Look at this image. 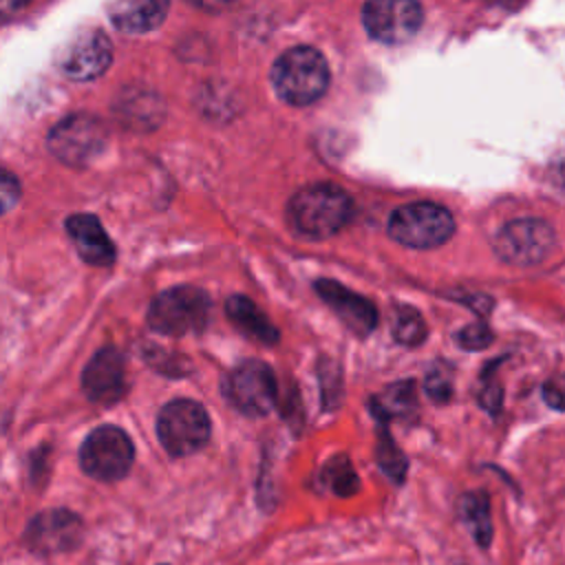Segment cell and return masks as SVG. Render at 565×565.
<instances>
[{
  "mask_svg": "<svg viewBox=\"0 0 565 565\" xmlns=\"http://www.w3.org/2000/svg\"><path fill=\"white\" fill-rule=\"evenodd\" d=\"M287 216L298 234L327 238L351 218V199L333 183H311L291 196Z\"/></svg>",
  "mask_w": 565,
  "mask_h": 565,
  "instance_id": "cell-1",
  "label": "cell"
},
{
  "mask_svg": "<svg viewBox=\"0 0 565 565\" xmlns=\"http://www.w3.org/2000/svg\"><path fill=\"white\" fill-rule=\"evenodd\" d=\"M271 84L287 104L307 106L316 102L329 84L327 60L313 46H294L274 62Z\"/></svg>",
  "mask_w": 565,
  "mask_h": 565,
  "instance_id": "cell-2",
  "label": "cell"
},
{
  "mask_svg": "<svg viewBox=\"0 0 565 565\" xmlns=\"http://www.w3.org/2000/svg\"><path fill=\"white\" fill-rule=\"evenodd\" d=\"M210 320V296L192 285L161 291L148 309V324L163 335H188L205 329Z\"/></svg>",
  "mask_w": 565,
  "mask_h": 565,
  "instance_id": "cell-3",
  "label": "cell"
},
{
  "mask_svg": "<svg viewBox=\"0 0 565 565\" xmlns=\"http://www.w3.org/2000/svg\"><path fill=\"white\" fill-rule=\"evenodd\" d=\"M135 461V446L117 426L93 428L79 446V466L84 475L102 483L124 479Z\"/></svg>",
  "mask_w": 565,
  "mask_h": 565,
  "instance_id": "cell-4",
  "label": "cell"
},
{
  "mask_svg": "<svg viewBox=\"0 0 565 565\" xmlns=\"http://www.w3.org/2000/svg\"><path fill=\"white\" fill-rule=\"evenodd\" d=\"M157 437L170 457H188L210 439V417L194 399H172L157 415Z\"/></svg>",
  "mask_w": 565,
  "mask_h": 565,
  "instance_id": "cell-5",
  "label": "cell"
},
{
  "mask_svg": "<svg viewBox=\"0 0 565 565\" xmlns=\"http://www.w3.org/2000/svg\"><path fill=\"white\" fill-rule=\"evenodd\" d=\"M388 234L415 249H430L446 243L455 232V218L452 214L428 201H417L397 207L388 218Z\"/></svg>",
  "mask_w": 565,
  "mask_h": 565,
  "instance_id": "cell-6",
  "label": "cell"
},
{
  "mask_svg": "<svg viewBox=\"0 0 565 565\" xmlns=\"http://www.w3.org/2000/svg\"><path fill=\"white\" fill-rule=\"evenodd\" d=\"M86 525L68 508H49L29 519L22 532V545L40 558L75 552L84 543Z\"/></svg>",
  "mask_w": 565,
  "mask_h": 565,
  "instance_id": "cell-7",
  "label": "cell"
},
{
  "mask_svg": "<svg viewBox=\"0 0 565 565\" xmlns=\"http://www.w3.org/2000/svg\"><path fill=\"white\" fill-rule=\"evenodd\" d=\"M104 143H106L104 124L88 113H75L60 119L46 137L49 150L62 163H68V166H86L102 152Z\"/></svg>",
  "mask_w": 565,
  "mask_h": 565,
  "instance_id": "cell-8",
  "label": "cell"
},
{
  "mask_svg": "<svg viewBox=\"0 0 565 565\" xmlns=\"http://www.w3.org/2000/svg\"><path fill=\"white\" fill-rule=\"evenodd\" d=\"M554 243V230L543 218H514L494 236V252L510 265L530 267L545 260Z\"/></svg>",
  "mask_w": 565,
  "mask_h": 565,
  "instance_id": "cell-9",
  "label": "cell"
},
{
  "mask_svg": "<svg viewBox=\"0 0 565 565\" xmlns=\"http://www.w3.org/2000/svg\"><path fill=\"white\" fill-rule=\"evenodd\" d=\"M223 393L227 402L249 417H260L269 413L276 399V377L274 371L260 360H247L234 366L225 382Z\"/></svg>",
  "mask_w": 565,
  "mask_h": 565,
  "instance_id": "cell-10",
  "label": "cell"
},
{
  "mask_svg": "<svg viewBox=\"0 0 565 565\" xmlns=\"http://www.w3.org/2000/svg\"><path fill=\"white\" fill-rule=\"evenodd\" d=\"M113 60V44L108 35L97 26H84L75 31L55 55L57 68L77 82L99 77Z\"/></svg>",
  "mask_w": 565,
  "mask_h": 565,
  "instance_id": "cell-11",
  "label": "cell"
},
{
  "mask_svg": "<svg viewBox=\"0 0 565 565\" xmlns=\"http://www.w3.org/2000/svg\"><path fill=\"white\" fill-rule=\"evenodd\" d=\"M422 18V7L413 0H373L362 7V24L366 33L386 44L413 38Z\"/></svg>",
  "mask_w": 565,
  "mask_h": 565,
  "instance_id": "cell-12",
  "label": "cell"
},
{
  "mask_svg": "<svg viewBox=\"0 0 565 565\" xmlns=\"http://www.w3.org/2000/svg\"><path fill=\"white\" fill-rule=\"evenodd\" d=\"M82 388L97 404H113L126 391L124 355L115 347L99 349L82 373Z\"/></svg>",
  "mask_w": 565,
  "mask_h": 565,
  "instance_id": "cell-13",
  "label": "cell"
},
{
  "mask_svg": "<svg viewBox=\"0 0 565 565\" xmlns=\"http://www.w3.org/2000/svg\"><path fill=\"white\" fill-rule=\"evenodd\" d=\"M313 287L322 296V300L333 309V313L344 322L347 329H351L358 335H366L375 329L377 311L371 300L353 294L342 282L329 278L316 280Z\"/></svg>",
  "mask_w": 565,
  "mask_h": 565,
  "instance_id": "cell-14",
  "label": "cell"
},
{
  "mask_svg": "<svg viewBox=\"0 0 565 565\" xmlns=\"http://www.w3.org/2000/svg\"><path fill=\"white\" fill-rule=\"evenodd\" d=\"M66 232L77 247L82 260L95 267H106L115 260V245L99 218L93 214H73L66 218Z\"/></svg>",
  "mask_w": 565,
  "mask_h": 565,
  "instance_id": "cell-15",
  "label": "cell"
},
{
  "mask_svg": "<svg viewBox=\"0 0 565 565\" xmlns=\"http://www.w3.org/2000/svg\"><path fill=\"white\" fill-rule=\"evenodd\" d=\"M168 2H154V0H143V2H110L106 7L110 22L126 33H146L159 26L166 18Z\"/></svg>",
  "mask_w": 565,
  "mask_h": 565,
  "instance_id": "cell-16",
  "label": "cell"
},
{
  "mask_svg": "<svg viewBox=\"0 0 565 565\" xmlns=\"http://www.w3.org/2000/svg\"><path fill=\"white\" fill-rule=\"evenodd\" d=\"M457 516L468 527L472 541L488 550L492 543V516H490V497L486 490L463 492L457 501Z\"/></svg>",
  "mask_w": 565,
  "mask_h": 565,
  "instance_id": "cell-17",
  "label": "cell"
},
{
  "mask_svg": "<svg viewBox=\"0 0 565 565\" xmlns=\"http://www.w3.org/2000/svg\"><path fill=\"white\" fill-rule=\"evenodd\" d=\"M227 318L234 322L236 329H241L247 338L258 340L263 344H274L278 340L276 327L267 320V316L254 305L252 298L247 296H230L225 302Z\"/></svg>",
  "mask_w": 565,
  "mask_h": 565,
  "instance_id": "cell-18",
  "label": "cell"
},
{
  "mask_svg": "<svg viewBox=\"0 0 565 565\" xmlns=\"http://www.w3.org/2000/svg\"><path fill=\"white\" fill-rule=\"evenodd\" d=\"M320 486L335 497H353L360 490V477L347 455L331 457L320 470Z\"/></svg>",
  "mask_w": 565,
  "mask_h": 565,
  "instance_id": "cell-19",
  "label": "cell"
},
{
  "mask_svg": "<svg viewBox=\"0 0 565 565\" xmlns=\"http://www.w3.org/2000/svg\"><path fill=\"white\" fill-rule=\"evenodd\" d=\"M415 406V388L413 382H397L386 386L377 397H373L371 411L375 413L377 419H391V417H402Z\"/></svg>",
  "mask_w": 565,
  "mask_h": 565,
  "instance_id": "cell-20",
  "label": "cell"
},
{
  "mask_svg": "<svg viewBox=\"0 0 565 565\" xmlns=\"http://www.w3.org/2000/svg\"><path fill=\"white\" fill-rule=\"evenodd\" d=\"M377 463L382 468V472L393 479L395 483H402L404 477H406V470H408V461L406 457L402 455V450L393 444L391 437L382 435V441L377 446Z\"/></svg>",
  "mask_w": 565,
  "mask_h": 565,
  "instance_id": "cell-21",
  "label": "cell"
},
{
  "mask_svg": "<svg viewBox=\"0 0 565 565\" xmlns=\"http://www.w3.org/2000/svg\"><path fill=\"white\" fill-rule=\"evenodd\" d=\"M395 338L402 344L415 347L426 338V324L422 320V316L411 309V307H402L395 320Z\"/></svg>",
  "mask_w": 565,
  "mask_h": 565,
  "instance_id": "cell-22",
  "label": "cell"
},
{
  "mask_svg": "<svg viewBox=\"0 0 565 565\" xmlns=\"http://www.w3.org/2000/svg\"><path fill=\"white\" fill-rule=\"evenodd\" d=\"M424 388H426V393L430 395V399H435V402H439V404L448 402L450 395H452V373H450V369H448V366H441V364L433 366V369L428 371V375H426Z\"/></svg>",
  "mask_w": 565,
  "mask_h": 565,
  "instance_id": "cell-23",
  "label": "cell"
},
{
  "mask_svg": "<svg viewBox=\"0 0 565 565\" xmlns=\"http://www.w3.org/2000/svg\"><path fill=\"white\" fill-rule=\"evenodd\" d=\"M457 342H459V347L470 349V351L486 349L492 342V331L483 322H472L457 333Z\"/></svg>",
  "mask_w": 565,
  "mask_h": 565,
  "instance_id": "cell-24",
  "label": "cell"
},
{
  "mask_svg": "<svg viewBox=\"0 0 565 565\" xmlns=\"http://www.w3.org/2000/svg\"><path fill=\"white\" fill-rule=\"evenodd\" d=\"M543 399L554 411H565V375H554L543 384Z\"/></svg>",
  "mask_w": 565,
  "mask_h": 565,
  "instance_id": "cell-25",
  "label": "cell"
},
{
  "mask_svg": "<svg viewBox=\"0 0 565 565\" xmlns=\"http://www.w3.org/2000/svg\"><path fill=\"white\" fill-rule=\"evenodd\" d=\"M479 399H481L483 408H488L490 413H497L499 406H501V388H499V384H494L492 380L486 382V386H483Z\"/></svg>",
  "mask_w": 565,
  "mask_h": 565,
  "instance_id": "cell-26",
  "label": "cell"
},
{
  "mask_svg": "<svg viewBox=\"0 0 565 565\" xmlns=\"http://www.w3.org/2000/svg\"><path fill=\"white\" fill-rule=\"evenodd\" d=\"M18 192H20L18 181L13 179L11 172H4L2 174V210L4 212L13 205V201H18Z\"/></svg>",
  "mask_w": 565,
  "mask_h": 565,
  "instance_id": "cell-27",
  "label": "cell"
},
{
  "mask_svg": "<svg viewBox=\"0 0 565 565\" xmlns=\"http://www.w3.org/2000/svg\"><path fill=\"white\" fill-rule=\"evenodd\" d=\"M550 181L561 190L565 192V150L558 152L552 161H550Z\"/></svg>",
  "mask_w": 565,
  "mask_h": 565,
  "instance_id": "cell-28",
  "label": "cell"
},
{
  "mask_svg": "<svg viewBox=\"0 0 565 565\" xmlns=\"http://www.w3.org/2000/svg\"><path fill=\"white\" fill-rule=\"evenodd\" d=\"M159 565H170V563H159Z\"/></svg>",
  "mask_w": 565,
  "mask_h": 565,
  "instance_id": "cell-29",
  "label": "cell"
}]
</instances>
